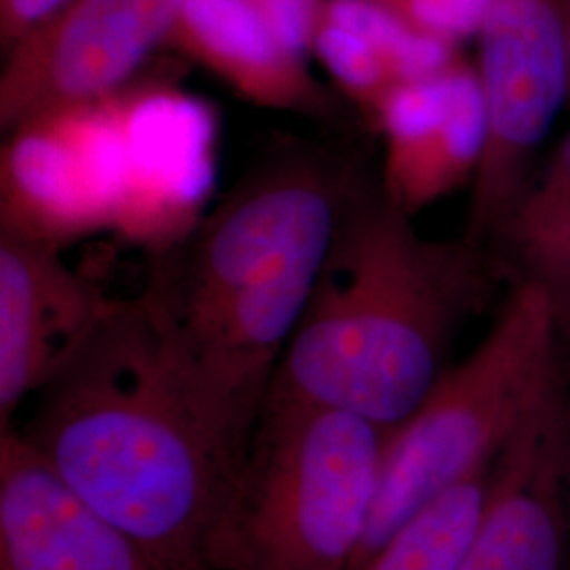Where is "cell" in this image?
<instances>
[{
  "instance_id": "cell-20",
  "label": "cell",
  "mask_w": 570,
  "mask_h": 570,
  "mask_svg": "<svg viewBox=\"0 0 570 570\" xmlns=\"http://www.w3.org/2000/svg\"><path fill=\"white\" fill-rule=\"evenodd\" d=\"M273 30L294 51L308 58V39L317 20L320 0H249Z\"/></svg>"
},
{
  "instance_id": "cell-18",
  "label": "cell",
  "mask_w": 570,
  "mask_h": 570,
  "mask_svg": "<svg viewBox=\"0 0 570 570\" xmlns=\"http://www.w3.org/2000/svg\"><path fill=\"white\" fill-rule=\"evenodd\" d=\"M419 32L461 45L475 39L492 0H372Z\"/></svg>"
},
{
  "instance_id": "cell-13",
  "label": "cell",
  "mask_w": 570,
  "mask_h": 570,
  "mask_svg": "<svg viewBox=\"0 0 570 570\" xmlns=\"http://www.w3.org/2000/svg\"><path fill=\"white\" fill-rule=\"evenodd\" d=\"M167 49L197 61L247 102L308 119H334L338 106L249 0H180Z\"/></svg>"
},
{
  "instance_id": "cell-12",
  "label": "cell",
  "mask_w": 570,
  "mask_h": 570,
  "mask_svg": "<svg viewBox=\"0 0 570 570\" xmlns=\"http://www.w3.org/2000/svg\"><path fill=\"white\" fill-rule=\"evenodd\" d=\"M0 570H161L20 429H0Z\"/></svg>"
},
{
  "instance_id": "cell-9",
  "label": "cell",
  "mask_w": 570,
  "mask_h": 570,
  "mask_svg": "<svg viewBox=\"0 0 570 570\" xmlns=\"http://www.w3.org/2000/svg\"><path fill=\"white\" fill-rule=\"evenodd\" d=\"M456 570H570V355L494 459Z\"/></svg>"
},
{
  "instance_id": "cell-5",
  "label": "cell",
  "mask_w": 570,
  "mask_h": 570,
  "mask_svg": "<svg viewBox=\"0 0 570 570\" xmlns=\"http://www.w3.org/2000/svg\"><path fill=\"white\" fill-rule=\"evenodd\" d=\"M570 355L548 292L513 282L489 332L387 431L366 537L351 570L416 513L494 463L543 402Z\"/></svg>"
},
{
  "instance_id": "cell-4",
  "label": "cell",
  "mask_w": 570,
  "mask_h": 570,
  "mask_svg": "<svg viewBox=\"0 0 570 570\" xmlns=\"http://www.w3.org/2000/svg\"><path fill=\"white\" fill-rule=\"evenodd\" d=\"M385 438L353 412L266 393L207 532V570H351Z\"/></svg>"
},
{
  "instance_id": "cell-21",
  "label": "cell",
  "mask_w": 570,
  "mask_h": 570,
  "mask_svg": "<svg viewBox=\"0 0 570 570\" xmlns=\"http://www.w3.org/2000/svg\"><path fill=\"white\" fill-rule=\"evenodd\" d=\"M68 0H0V41L9 49Z\"/></svg>"
},
{
  "instance_id": "cell-15",
  "label": "cell",
  "mask_w": 570,
  "mask_h": 570,
  "mask_svg": "<svg viewBox=\"0 0 570 570\" xmlns=\"http://www.w3.org/2000/svg\"><path fill=\"white\" fill-rule=\"evenodd\" d=\"M570 226V134L522 193L489 245L492 263L508 268Z\"/></svg>"
},
{
  "instance_id": "cell-7",
  "label": "cell",
  "mask_w": 570,
  "mask_h": 570,
  "mask_svg": "<svg viewBox=\"0 0 570 570\" xmlns=\"http://www.w3.org/2000/svg\"><path fill=\"white\" fill-rule=\"evenodd\" d=\"M178 9L180 0H68L7 49L2 131L121 94L167 47Z\"/></svg>"
},
{
  "instance_id": "cell-6",
  "label": "cell",
  "mask_w": 570,
  "mask_h": 570,
  "mask_svg": "<svg viewBox=\"0 0 570 570\" xmlns=\"http://www.w3.org/2000/svg\"><path fill=\"white\" fill-rule=\"evenodd\" d=\"M569 0H492L478 41L487 146L471 184L468 237L489 249L530 180V161L569 104Z\"/></svg>"
},
{
  "instance_id": "cell-14",
  "label": "cell",
  "mask_w": 570,
  "mask_h": 570,
  "mask_svg": "<svg viewBox=\"0 0 570 570\" xmlns=\"http://www.w3.org/2000/svg\"><path fill=\"white\" fill-rule=\"evenodd\" d=\"M490 468L416 513L355 570H456L482 508Z\"/></svg>"
},
{
  "instance_id": "cell-2",
  "label": "cell",
  "mask_w": 570,
  "mask_h": 570,
  "mask_svg": "<svg viewBox=\"0 0 570 570\" xmlns=\"http://www.w3.org/2000/svg\"><path fill=\"white\" fill-rule=\"evenodd\" d=\"M20 431L159 569L207 570V532L242 459L190 395L138 296L112 303Z\"/></svg>"
},
{
  "instance_id": "cell-1",
  "label": "cell",
  "mask_w": 570,
  "mask_h": 570,
  "mask_svg": "<svg viewBox=\"0 0 570 570\" xmlns=\"http://www.w3.org/2000/svg\"><path fill=\"white\" fill-rule=\"evenodd\" d=\"M357 171L279 150L157 252L138 296L226 446L244 459Z\"/></svg>"
},
{
  "instance_id": "cell-10",
  "label": "cell",
  "mask_w": 570,
  "mask_h": 570,
  "mask_svg": "<svg viewBox=\"0 0 570 570\" xmlns=\"http://www.w3.org/2000/svg\"><path fill=\"white\" fill-rule=\"evenodd\" d=\"M58 245L0 230V429L37 395L112 306Z\"/></svg>"
},
{
  "instance_id": "cell-11",
  "label": "cell",
  "mask_w": 570,
  "mask_h": 570,
  "mask_svg": "<svg viewBox=\"0 0 570 570\" xmlns=\"http://www.w3.org/2000/svg\"><path fill=\"white\" fill-rule=\"evenodd\" d=\"M374 125L385 138L381 188L407 216L473 184L487 146V106L475 63L400 81Z\"/></svg>"
},
{
  "instance_id": "cell-16",
  "label": "cell",
  "mask_w": 570,
  "mask_h": 570,
  "mask_svg": "<svg viewBox=\"0 0 570 570\" xmlns=\"http://www.w3.org/2000/svg\"><path fill=\"white\" fill-rule=\"evenodd\" d=\"M317 13L362 35L400 81L435 75L463 58L459 45L414 30L372 0H320Z\"/></svg>"
},
{
  "instance_id": "cell-19",
  "label": "cell",
  "mask_w": 570,
  "mask_h": 570,
  "mask_svg": "<svg viewBox=\"0 0 570 570\" xmlns=\"http://www.w3.org/2000/svg\"><path fill=\"white\" fill-rule=\"evenodd\" d=\"M510 273L513 282H532L548 292L570 336V226L518 261Z\"/></svg>"
},
{
  "instance_id": "cell-3",
  "label": "cell",
  "mask_w": 570,
  "mask_h": 570,
  "mask_svg": "<svg viewBox=\"0 0 570 570\" xmlns=\"http://www.w3.org/2000/svg\"><path fill=\"white\" fill-rule=\"evenodd\" d=\"M497 266L468 237L438 242L357 174L268 393L341 407L385 431L425 400Z\"/></svg>"
},
{
  "instance_id": "cell-22",
  "label": "cell",
  "mask_w": 570,
  "mask_h": 570,
  "mask_svg": "<svg viewBox=\"0 0 570 570\" xmlns=\"http://www.w3.org/2000/svg\"><path fill=\"white\" fill-rule=\"evenodd\" d=\"M567 42H569V68H570V0L569 7H567ZM570 102V98H569Z\"/></svg>"
},
{
  "instance_id": "cell-8",
  "label": "cell",
  "mask_w": 570,
  "mask_h": 570,
  "mask_svg": "<svg viewBox=\"0 0 570 570\" xmlns=\"http://www.w3.org/2000/svg\"><path fill=\"white\" fill-rule=\"evenodd\" d=\"M2 148L0 230L58 245L115 225L121 140L115 98L9 131Z\"/></svg>"
},
{
  "instance_id": "cell-17",
  "label": "cell",
  "mask_w": 570,
  "mask_h": 570,
  "mask_svg": "<svg viewBox=\"0 0 570 570\" xmlns=\"http://www.w3.org/2000/svg\"><path fill=\"white\" fill-rule=\"evenodd\" d=\"M308 58L324 66L336 87L351 102L357 104L372 122L391 89L400 82L387 61L362 35L320 13L311 30Z\"/></svg>"
}]
</instances>
